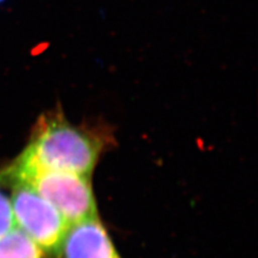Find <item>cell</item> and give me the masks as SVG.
Masks as SVG:
<instances>
[{
  "mask_svg": "<svg viewBox=\"0 0 258 258\" xmlns=\"http://www.w3.org/2000/svg\"><path fill=\"white\" fill-rule=\"evenodd\" d=\"M113 136L104 126L71 124L60 109L39 118L28 147L6 172L16 176L34 170H55L92 176Z\"/></svg>",
  "mask_w": 258,
  "mask_h": 258,
  "instance_id": "obj_1",
  "label": "cell"
},
{
  "mask_svg": "<svg viewBox=\"0 0 258 258\" xmlns=\"http://www.w3.org/2000/svg\"><path fill=\"white\" fill-rule=\"evenodd\" d=\"M5 176L10 183H24L34 188L63 216L69 225L98 219V209L91 176L55 170H34Z\"/></svg>",
  "mask_w": 258,
  "mask_h": 258,
  "instance_id": "obj_2",
  "label": "cell"
},
{
  "mask_svg": "<svg viewBox=\"0 0 258 258\" xmlns=\"http://www.w3.org/2000/svg\"><path fill=\"white\" fill-rule=\"evenodd\" d=\"M10 197L15 227L47 255L57 256L69 228L68 222L47 200L24 183H12Z\"/></svg>",
  "mask_w": 258,
  "mask_h": 258,
  "instance_id": "obj_3",
  "label": "cell"
},
{
  "mask_svg": "<svg viewBox=\"0 0 258 258\" xmlns=\"http://www.w3.org/2000/svg\"><path fill=\"white\" fill-rule=\"evenodd\" d=\"M57 256L59 258H122L98 219L70 225Z\"/></svg>",
  "mask_w": 258,
  "mask_h": 258,
  "instance_id": "obj_4",
  "label": "cell"
},
{
  "mask_svg": "<svg viewBox=\"0 0 258 258\" xmlns=\"http://www.w3.org/2000/svg\"><path fill=\"white\" fill-rule=\"evenodd\" d=\"M0 258H43V252L19 228L0 238Z\"/></svg>",
  "mask_w": 258,
  "mask_h": 258,
  "instance_id": "obj_5",
  "label": "cell"
},
{
  "mask_svg": "<svg viewBox=\"0 0 258 258\" xmlns=\"http://www.w3.org/2000/svg\"><path fill=\"white\" fill-rule=\"evenodd\" d=\"M3 183L4 177L3 174L0 173V238L7 235L13 228H15L11 201L2 188Z\"/></svg>",
  "mask_w": 258,
  "mask_h": 258,
  "instance_id": "obj_6",
  "label": "cell"
}]
</instances>
